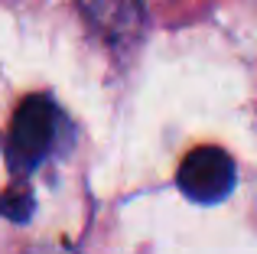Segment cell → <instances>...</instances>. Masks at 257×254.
<instances>
[{
	"instance_id": "1",
	"label": "cell",
	"mask_w": 257,
	"mask_h": 254,
	"mask_svg": "<svg viewBox=\"0 0 257 254\" xmlns=\"http://www.w3.org/2000/svg\"><path fill=\"white\" fill-rule=\"evenodd\" d=\"M59 134V111L49 98L30 95L13 111L10 134H7V163L13 173H33L46 157Z\"/></svg>"
},
{
	"instance_id": "2",
	"label": "cell",
	"mask_w": 257,
	"mask_h": 254,
	"mask_svg": "<svg viewBox=\"0 0 257 254\" xmlns=\"http://www.w3.org/2000/svg\"><path fill=\"white\" fill-rule=\"evenodd\" d=\"M234 160L221 147H199L192 150L179 166V183L182 196L199 205H215L231 196L234 189Z\"/></svg>"
},
{
	"instance_id": "3",
	"label": "cell",
	"mask_w": 257,
	"mask_h": 254,
	"mask_svg": "<svg viewBox=\"0 0 257 254\" xmlns=\"http://www.w3.org/2000/svg\"><path fill=\"white\" fill-rule=\"evenodd\" d=\"M91 26L114 46H124L140 36L144 26V4L140 0H91L88 7Z\"/></svg>"
},
{
	"instance_id": "4",
	"label": "cell",
	"mask_w": 257,
	"mask_h": 254,
	"mask_svg": "<svg viewBox=\"0 0 257 254\" xmlns=\"http://www.w3.org/2000/svg\"><path fill=\"white\" fill-rule=\"evenodd\" d=\"M0 215H7L10 222H26L33 215V192L26 186H13L4 199H0Z\"/></svg>"
}]
</instances>
